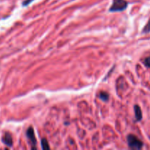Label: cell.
<instances>
[{
  "mask_svg": "<svg viewBox=\"0 0 150 150\" xmlns=\"http://www.w3.org/2000/svg\"><path fill=\"white\" fill-rule=\"evenodd\" d=\"M129 147L133 149H140L142 148L143 143L134 135H128L127 138Z\"/></svg>",
  "mask_w": 150,
  "mask_h": 150,
  "instance_id": "cell-1",
  "label": "cell"
},
{
  "mask_svg": "<svg viewBox=\"0 0 150 150\" xmlns=\"http://www.w3.org/2000/svg\"><path fill=\"white\" fill-rule=\"evenodd\" d=\"M134 111H135V116H136V119L137 121H140L142 119V112H141V108L138 105H135L134 106Z\"/></svg>",
  "mask_w": 150,
  "mask_h": 150,
  "instance_id": "cell-5",
  "label": "cell"
},
{
  "mask_svg": "<svg viewBox=\"0 0 150 150\" xmlns=\"http://www.w3.org/2000/svg\"><path fill=\"white\" fill-rule=\"evenodd\" d=\"M144 65L147 67H150V57L146 58L145 60H144Z\"/></svg>",
  "mask_w": 150,
  "mask_h": 150,
  "instance_id": "cell-9",
  "label": "cell"
},
{
  "mask_svg": "<svg viewBox=\"0 0 150 150\" xmlns=\"http://www.w3.org/2000/svg\"><path fill=\"white\" fill-rule=\"evenodd\" d=\"M149 32H150V21L148 22V23L144 26V30H143V33H149Z\"/></svg>",
  "mask_w": 150,
  "mask_h": 150,
  "instance_id": "cell-8",
  "label": "cell"
},
{
  "mask_svg": "<svg viewBox=\"0 0 150 150\" xmlns=\"http://www.w3.org/2000/svg\"><path fill=\"white\" fill-rule=\"evenodd\" d=\"M41 144H42V147H43V149H50L49 145H48V141H47L46 139H45V138L42 139V141H41Z\"/></svg>",
  "mask_w": 150,
  "mask_h": 150,
  "instance_id": "cell-7",
  "label": "cell"
},
{
  "mask_svg": "<svg viewBox=\"0 0 150 150\" xmlns=\"http://www.w3.org/2000/svg\"><path fill=\"white\" fill-rule=\"evenodd\" d=\"M99 98L100 100H102L103 101L107 102V101L109 100V94H108L107 92H100L99 94Z\"/></svg>",
  "mask_w": 150,
  "mask_h": 150,
  "instance_id": "cell-6",
  "label": "cell"
},
{
  "mask_svg": "<svg viewBox=\"0 0 150 150\" xmlns=\"http://www.w3.org/2000/svg\"><path fill=\"white\" fill-rule=\"evenodd\" d=\"M26 136H27V138L30 139V141H31V143L32 144V145H34V147H35L36 138L35 136H34V130L32 129V127H30L28 130H26Z\"/></svg>",
  "mask_w": 150,
  "mask_h": 150,
  "instance_id": "cell-3",
  "label": "cell"
},
{
  "mask_svg": "<svg viewBox=\"0 0 150 150\" xmlns=\"http://www.w3.org/2000/svg\"><path fill=\"white\" fill-rule=\"evenodd\" d=\"M127 2L125 0H114L111 7L109 9L110 12H119L127 8Z\"/></svg>",
  "mask_w": 150,
  "mask_h": 150,
  "instance_id": "cell-2",
  "label": "cell"
},
{
  "mask_svg": "<svg viewBox=\"0 0 150 150\" xmlns=\"http://www.w3.org/2000/svg\"><path fill=\"white\" fill-rule=\"evenodd\" d=\"M2 142L8 147H12V138L10 133H6L2 137Z\"/></svg>",
  "mask_w": 150,
  "mask_h": 150,
  "instance_id": "cell-4",
  "label": "cell"
},
{
  "mask_svg": "<svg viewBox=\"0 0 150 150\" xmlns=\"http://www.w3.org/2000/svg\"><path fill=\"white\" fill-rule=\"evenodd\" d=\"M32 1H33V0H25L24 2H23V6H26V5H29L30 3H31Z\"/></svg>",
  "mask_w": 150,
  "mask_h": 150,
  "instance_id": "cell-10",
  "label": "cell"
}]
</instances>
